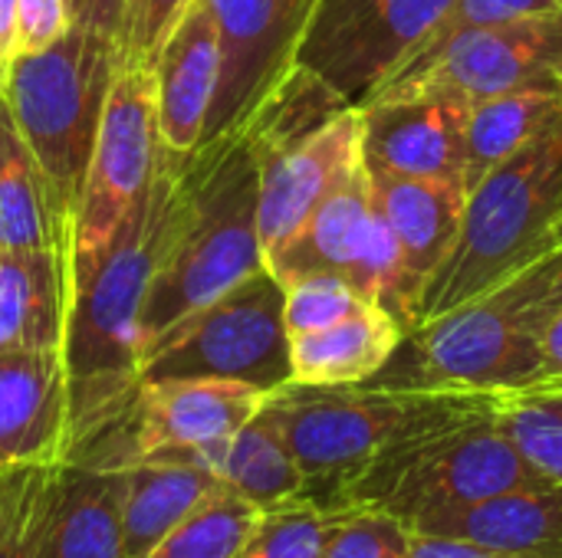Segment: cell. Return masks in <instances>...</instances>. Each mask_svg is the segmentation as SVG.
I'll return each instance as SVG.
<instances>
[{"instance_id":"cell-13","label":"cell","mask_w":562,"mask_h":558,"mask_svg":"<svg viewBox=\"0 0 562 558\" xmlns=\"http://www.w3.org/2000/svg\"><path fill=\"white\" fill-rule=\"evenodd\" d=\"M267 395L270 391L227 378L142 382L119 431L79 454H204L231 441L267 405Z\"/></svg>"},{"instance_id":"cell-39","label":"cell","mask_w":562,"mask_h":558,"mask_svg":"<svg viewBox=\"0 0 562 558\" xmlns=\"http://www.w3.org/2000/svg\"><path fill=\"white\" fill-rule=\"evenodd\" d=\"M122 13H125V0H76L72 23H82V26H89V30H95V33L119 43Z\"/></svg>"},{"instance_id":"cell-22","label":"cell","mask_w":562,"mask_h":558,"mask_svg":"<svg viewBox=\"0 0 562 558\" xmlns=\"http://www.w3.org/2000/svg\"><path fill=\"white\" fill-rule=\"evenodd\" d=\"M122 529L128 558H148V553L191 516L221 480L194 454H148L122 457Z\"/></svg>"},{"instance_id":"cell-15","label":"cell","mask_w":562,"mask_h":558,"mask_svg":"<svg viewBox=\"0 0 562 558\" xmlns=\"http://www.w3.org/2000/svg\"><path fill=\"white\" fill-rule=\"evenodd\" d=\"M362 164V109H346L296 145L257 161L260 168V247L280 250L319 204Z\"/></svg>"},{"instance_id":"cell-40","label":"cell","mask_w":562,"mask_h":558,"mask_svg":"<svg viewBox=\"0 0 562 558\" xmlns=\"http://www.w3.org/2000/svg\"><path fill=\"white\" fill-rule=\"evenodd\" d=\"M540 352H543V382L562 378V309H557L540 329Z\"/></svg>"},{"instance_id":"cell-25","label":"cell","mask_w":562,"mask_h":558,"mask_svg":"<svg viewBox=\"0 0 562 558\" xmlns=\"http://www.w3.org/2000/svg\"><path fill=\"white\" fill-rule=\"evenodd\" d=\"M194 457L214 470L224 490L237 493L263 513L303 497L300 464L267 405L231 441Z\"/></svg>"},{"instance_id":"cell-28","label":"cell","mask_w":562,"mask_h":558,"mask_svg":"<svg viewBox=\"0 0 562 558\" xmlns=\"http://www.w3.org/2000/svg\"><path fill=\"white\" fill-rule=\"evenodd\" d=\"M497 414L527 464L562 487V378L501 391Z\"/></svg>"},{"instance_id":"cell-10","label":"cell","mask_w":562,"mask_h":558,"mask_svg":"<svg viewBox=\"0 0 562 558\" xmlns=\"http://www.w3.org/2000/svg\"><path fill=\"white\" fill-rule=\"evenodd\" d=\"M158 155L161 128L155 69L119 66L79 201L69 250V289L95 266L135 201L148 191Z\"/></svg>"},{"instance_id":"cell-11","label":"cell","mask_w":562,"mask_h":558,"mask_svg":"<svg viewBox=\"0 0 562 558\" xmlns=\"http://www.w3.org/2000/svg\"><path fill=\"white\" fill-rule=\"evenodd\" d=\"M454 0H316L296 62L362 109Z\"/></svg>"},{"instance_id":"cell-34","label":"cell","mask_w":562,"mask_h":558,"mask_svg":"<svg viewBox=\"0 0 562 558\" xmlns=\"http://www.w3.org/2000/svg\"><path fill=\"white\" fill-rule=\"evenodd\" d=\"M408 529L366 506H346L329 513V536L323 558H405Z\"/></svg>"},{"instance_id":"cell-43","label":"cell","mask_w":562,"mask_h":558,"mask_svg":"<svg viewBox=\"0 0 562 558\" xmlns=\"http://www.w3.org/2000/svg\"><path fill=\"white\" fill-rule=\"evenodd\" d=\"M69 7H76V0H69Z\"/></svg>"},{"instance_id":"cell-5","label":"cell","mask_w":562,"mask_h":558,"mask_svg":"<svg viewBox=\"0 0 562 558\" xmlns=\"http://www.w3.org/2000/svg\"><path fill=\"white\" fill-rule=\"evenodd\" d=\"M119 66L115 39L72 23L66 36L46 49L13 56L7 69L3 102L10 105V115L36 158L66 263L89 161Z\"/></svg>"},{"instance_id":"cell-44","label":"cell","mask_w":562,"mask_h":558,"mask_svg":"<svg viewBox=\"0 0 562 558\" xmlns=\"http://www.w3.org/2000/svg\"><path fill=\"white\" fill-rule=\"evenodd\" d=\"M405 558H408V553H405Z\"/></svg>"},{"instance_id":"cell-4","label":"cell","mask_w":562,"mask_h":558,"mask_svg":"<svg viewBox=\"0 0 562 558\" xmlns=\"http://www.w3.org/2000/svg\"><path fill=\"white\" fill-rule=\"evenodd\" d=\"M562 247V118L471 194L454 250L422 289L415 329L491 296Z\"/></svg>"},{"instance_id":"cell-33","label":"cell","mask_w":562,"mask_h":558,"mask_svg":"<svg viewBox=\"0 0 562 558\" xmlns=\"http://www.w3.org/2000/svg\"><path fill=\"white\" fill-rule=\"evenodd\" d=\"M366 306H372V303L366 299V293L356 283H349L346 276H336V273H316V276H303L286 286L283 319H286V332L293 339L303 332L336 326Z\"/></svg>"},{"instance_id":"cell-31","label":"cell","mask_w":562,"mask_h":558,"mask_svg":"<svg viewBox=\"0 0 562 558\" xmlns=\"http://www.w3.org/2000/svg\"><path fill=\"white\" fill-rule=\"evenodd\" d=\"M329 513L313 500L296 497L260 516L254 536L237 558H323Z\"/></svg>"},{"instance_id":"cell-6","label":"cell","mask_w":562,"mask_h":558,"mask_svg":"<svg viewBox=\"0 0 562 558\" xmlns=\"http://www.w3.org/2000/svg\"><path fill=\"white\" fill-rule=\"evenodd\" d=\"M497 395L395 444L352 487L346 506L379 510L405 529H422L477 500L543 480L504 431Z\"/></svg>"},{"instance_id":"cell-29","label":"cell","mask_w":562,"mask_h":558,"mask_svg":"<svg viewBox=\"0 0 562 558\" xmlns=\"http://www.w3.org/2000/svg\"><path fill=\"white\" fill-rule=\"evenodd\" d=\"M260 516L263 510L221 487L191 516H184L148 558H237Z\"/></svg>"},{"instance_id":"cell-37","label":"cell","mask_w":562,"mask_h":558,"mask_svg":"<svg viewBox=\"0 0 562 558\" xmlns=\"http://www.w3.org/2000/svg\"><path fill=\"white\" fill-rule=\"evenodd\" d=\"M72 26L69 0H16V56L46 49Z\"/></svg>"},{"instance_id":"cell-9","label":"cell","mask_w":562,"mask_h":558,"mask_svg":"<svg viewBox=\"0 0 562 558\" xmlns=\"http://www.w3.org/2000/svg\"><path fill=\"white\" fill-rule=\"evenodd\" d=\"M263 263L283 286L316 273L346 276L366 293L369 303L389 309L402 322L405 335L415 329V303L405 283L402 257L389 224L372 204L366 164H359Z\"/></svg>"},{"instance_id":"cell-12","label":"cell","mask_w":562,"mask_h":558,"mask_svg":"<svg viewBox=\"0 0 562 558\" xmlns=\"http://www.w3.org/2000/svg\"><path fill=\"white\" fill-rule=\"evenodd\" d=\"M514 89H562V3L454 39L425 69L385 82L366 105L422 92H454L481 102Z\"/></svg>"},{"instance_id":"cell-7","label":"cell","mask_w":562,"mask_h":558,"mask_svg":"<svg viewBox=\"0 0 562 558\" xmlns=\"http://www.w3.org/2000/svg\"><path fill=\"white\" fill-rule=\"evenodd\" d=\"M283 303L286 286L260 266L158 335L142 355L138 385L165 378H227L260 391L283 388L293 378Z\"/></svg>"},{"instance_id":"cell-1","label":"cell","mask_w":562,"mask_h":558,"mask_svg":"<svg viewBox=\"0 0 562 558\" xmlns=\"http://www.w3.org/2000/svg\"><path fill=\"white\" fill-rule=\"evenodd\" d=\"M184 161L188 155H175L161 145L148 191L135 201L95 266L69 289L63 362L72 411V454L119 431L135 401L142 306L184 207Z\"/></svg>"},{"instance_id":"cell-36","label":"cell","mask_w":562,"mask_h":558,"mask_svg":"<svg viewBox=\"0 0 562 558\" xmlns=\"http://www.w3.org/2000/svg\"><path fill=\"white\" fill-rule=\"evenodd\" d=\"M491 296L547 322L557 309H562V247L547 253L543 260H537L533 266H527L524 273H517L510 283H504Z\"/></svg>"},{"instance_id":"cell-17","label":"cell","mask_w":562,"mask_h":558,"mask_svg":"<svg viewBox=\"0 0 562 558\" xmlns=\"http://www.w3.org/2000/svg\"><path fill=\"white\" fill-rule=\"evenodd\" d=\"M72 454L63 352H0V474Z\"/></svg>"},{"instance_id":"cell-38","label":"cell","mask_w":562,"mask_h":558,"mask_svg":"<svg viewBox=\"0 0 562 558\" xmlns=\"http://www.w3.org/2000/svg\"><path fill=\"white\" fill-rule=\"evenodd\" d=\"M412 533V529H408ZM408 558H517L497 549H487L471 539L441 536V533H412L408 536Z\"/></svg>"},{"instance_id":"cell-2","label":"cell","mask_w":562,"mask_h":558,"mask_svg":"<svg viewBox=\"0 0 562 558\" xmlns=\"http://www.w3.org/2000/svg\"><path fill=\"white\" fill-rule=\"evenodd\" d=\"M260 266V168L237 128L198 145L184 161V207L142 306V355Z\"/></svg>"},{"instance_id":"cell-41","label":"cell","mask_w":562,"mask_h":558,"mask_svg":"<svg viewBox=\"0 0 562 558\" xmlns=\"http://www.w3.org/2000/svg\"><path fill=\"white\" fill-rule=\"evenodd\" d=\"M16 56V0H0V62L10 69Z\"/></svg>"},{"instance_id":"cell-23","label":"cell","mask_w":562,"mask_h":558,"mask_svg":"<svg viewBox=\"0 0 562 558\" xmlns=\"http://www.w3.org/2000/svg\"><path fill=\"white\" fill-rule=\"evenodd\" d=\"M412 533L458 536L517 558H562V487L533 480L454 510Z\"/></svg>"},{"instance_id":"cell-45","label":"cell","mask_w":562,"mask_h":558,"mask_svg":"<svg viewBox=\"0 0 562 558\" xmlns=\"http://www.w3.org/2000/svg\"><path fill=\"white\" fill-rule=\"evenodd\" d=\"M560 3H562V0H560Z\"/></svg>"},{"instance_id":"cell-32","label":"cell","mask_w":562,"mask_h":558,"mask_svg":"<svg viewBox=\"0 0 562 558\" xmlns=\"http://www.w3.org/2000/svg\"><path fill=\"white\" fill-rule=\"evenodd\" d=\"M560 7V0H454L441 20L431 26V33L425 36V43L415 49V56L389 79H405L418 69H425L435 56H441L454 39L474 33V30H484V26H497V23H507V20H517V16H530V13H543V10H553Z\"/></svg>"},{"instance_id":"cell-30","label":"cell","mask_w":562,"mask_h":558,"mask_svg":"<svg viewBox=\"0 0 562 558\" xmlns=\"http://www.w3.org/2000/svg\"><path fill=\"white\" fill-rule=\"evenodd\" d=\"M53 470L56 464L0 474V558H40Z\"/></svg>"},{"instance_id":"cell-18","label":"cell","mask_w":562,"mask_h":558,"mask_svg":"<svg viewBox=\"0 0 562 558\" xmlns=\"http://www.w3.org/2000/svg\"><path fill=\"white\" fill-rule=\"evenodd\" d=\"M125 464L115 454H76L56 464L40 558H128L122 529Z\"/></svg>"},{"instance_id":"cell-8","label":"cell","mask_w":562,"mask_h":558,"mask_svg":"<svg viewBox=\"0 0 562 558\" xmlns=\"http://www.w3.org/2000/svg\"><path fill=\"white\" fill-rule=\"evenodd\" d=\"M540 329V319L497 296H481L412 329L372 382L398 388L517 391L543 382Z\"/></svg>"},{"instance_id":"cell-20","label":"cell","mask_w":562,"mask_h":558,"mask_svg":"<svg viewBox=\"0 0 562 558\" xmlns=\"http://www.w3.org/2000/svg\"><path fill=\"white\" fill-rule=\"evenodd\" d=\"M221 43L204 0H194L175 33L168 36L158 62V128L161 145L175 155H191L204 141V125L217 95Z\"/></svg>"},{"instance_id":"cell-42","label":"cell","mask_w":562,"mask_h":558,"mask_svg":"<svg viewBox=\"0 0 562 558\" xmlns=\"http://www.w3.org/2000/svg\"><path fill=\"white\" fill-rule=\"evenodd\" d=\"M3 82H7V66L0 62V99H3Z\"/></svg>"},{"instance_id":"cell-16","label":"cell","mask_w":562,"mask_h":558,"mask_svg":"<svg viewBox=\"0 0 562 558\" xmlns=\"http://www.w3.org/2000/svg\"><path fill=\"white\" fill-rule=\"evenodd\" d=\"M471 105L454 92H422L362 109V164L408 178L464 184V135ZM468 191V187H464Z\"/></svg>"},{"instance_id":"cell-24","label":"cell","mask_w":562,"mask_h":558,"mask_svg":"<svg viewBox=\"0 0 562 558\" xmlns=\"http://www.w3.org/2000/svg\"><path fill=\"white\" fill-rule=\"evenodd\" d=\"M405 342L402 322L382 309L366 306L336 326L290 339V368L300 385H359L372 382Z\"/></svg>"},{"instance_id":"cell-21","label":"cell","mask_w":562,"mask_h":558,"mask_svg":"<svg viewBox=\"0 0 562 558\" xmlns=\"http://www.w3.org/2000/svg\"><path fill=\"white\" fill-rule=\"evenodd\" d=\"M69 263L53 247H0V352H63Z\"/></svg>"},{"instance_id":"cell-19","label":"cell","mask_w":562,"mask_h":558,"mask_svg":"<svg viewBox=\"0 0 562 558\" xmlns=\"http://www.w3.org/2000/svg\"><path fill=\"white\" fill-rule=\"evenodd\" d=\"M369 187L375 210L395 237L405 283L418 309L422 289L454 250L468 207V191L461 181L408 178L389 171H369Z\"/></svg>"},{"instance_id":"cell-26","label":"cell","mask_w":562,"mask_h":558,"mask_svg":"<svg viewBox=\"0 0 562 558\" xmlns=\"http://www.w3.org/2000/svg\"><path fill=\"white\" fill-rule=\"evenodd\" d=\"M562 118V89H514L471 105L464 135L468 194Z\"/></svg>"},{"instance_id":"cell-27","label":"cell","mask_w":562,"mask_h":558,"mask_svg":"<svg viewBox=\"0 0 562 558\" xmlns=\"http://www.w3.org/2000/svg\"><path fill=\"white\" fill-rule=\"evenodd\" d=\"M0 247L59 250L36 158L3 99H0Z\"/></svg>"},{"instance_id":"cell-35","label":"cell","mask_w":562,"mask_h":558,"mask_svg":"<svg viewBox=\"0 0 562 558\" xmlns=\"http://www.w3.org/2000/svg\"><path fill=\"white\" fill-rule=\"evenodd\" d=\"M194 0H125L119 62L135 69H155L168 36L181 23Z\"/></svg>"},{"instance_id":"cell-14","label":"cell","mask_w":562,"mask_h":558,"mask_svg":"<svg viewBox=\"0 0 562 558\" xmlns=\"http://www.w3.org/2000/svg\"><path fill=\"white\" fill-rule=\"evenodd\" d=\"M221 43L217 95L204 141L237 132L296 62L316 0H204ZM201 141V145H204Z\"/></svg>"},{"instance_id":"cell-3","label":"cell","mask_w":562,"mask_h":558,"mask_svg":"<svg viewBox=\"0 0 562 558\" xmlns=\"http://www.w3.org/2000/svg\"><path fill=\"white\" fill-rule=\"evenodd\" d=\"M491 391L398 388L382 382L300 385L286 382L267 395V411L283 431L300 474L303 497L319 510H346L352 487L395 444L471 408Z\"/></svg>"}]
</instances>
